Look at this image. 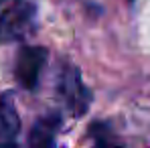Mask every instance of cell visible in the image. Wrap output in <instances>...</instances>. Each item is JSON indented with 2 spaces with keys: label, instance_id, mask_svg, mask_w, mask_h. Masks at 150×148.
I'll return each instance as SVG.
<instances>
[{
  "label": "cell",
  "instance_id": "cell-1",
  "mask_svg": "<svg viewBox=\"0 0 150 148\" xmlns=\"http://www.w3.org/2000/svg\"><path fill=\"white\" fill-rule=\"evenodd\" d=\"M35 25V6L26 0L10 4L0 14V41H16L25 39Z\"/></svg>",
  "mask_w": 150,
  "mask_h": 148
},
{
  "label": "cell",
  "instance_id": "cell-2",
  "mask_svg": "<svg viewBox=\"0 0 150 148\" xmlns=\"http://www.w3.org/2000/svg\"><path fill=\"white\" fill-rule=\"evenodd\" d=\"M59 96L63 99L65 108L75 118L83 116L87 112V108H89L91 96H89L87 87L81 83V77L77 73V69H73V67H67L63 71V75H61V79H59Z\"/></svg>",
  "mask_w": 150,
  "mask_h": 148
},
{
  "label": "cell",
  "instance_id": "cell-3",
  "mask_svg": "<svg viewBox=\"0 0 150 148\" xmlns=\"http://www.w3.org/2000/svg\"><path fill=\"white\" fill-rule=\"evenodd\" d=\"M47 51L43 47H25L16 59V79L26 89H35L39 83V75L45 67Z\"/></svg>",
  "mask_w": 150,
  "mask_h": 148
},
{
  "label": "cell",
  "instance_id": "cell-4",
  "mask_svg": "<svg viewBox=\"0 0 150 148\" xmlns=\"http://www.w3.org/2000/svg\"><path fill=\"white\" fill-rule=\"evenodd\" d=\"M21 130V122L16 110L8 96L0 99V148H18L16 136Z\"/></svg>",
  "mask_w": 150,
  "mask_h": 148
},
{
  "label": "cell",
  "instance_id": "cell-5",
  "mask_svg": "<svg viewBox=\"0 0 150 148\" xmlns=\"http://www.w3.org/2000/svg\"><path fill=\"white\" fill-rule=\"evenodd\" d=\"M59 128H61V118L57 114L43 116L28 134V148H53Z\"/></svg>",
  "mask_w": 150,
  "mask_h": 148
},
{
  "label": "cell",
  "instance_id": "cell-6",
  "mask_svg": "<svg viewBox=\"0 0 150 148\" xmlns=\"http://www.w3.org/2000/svg\"><path fill=\"white\" fill-rule=\"evenodd\" d=\"M93 148H122V146H118V144H110V142H100V144H96Z\"/></svg>",
  "mask_w": 150,
  "mask_h": 148
},
{
  "label": "cell",
  "instance_id": "cell-7",
  "mask_svg": "<svg viewBox=\"0 0 150 148\" xmlns=\"http://www.w3.org/2000/svg\"><path fill=\"white\" fill-rule=\"evenodd\" d=\"M128 2H132V0H128Z\"/></svg>",
  "mask_w": 150,
  "mask_h": 148
}]
</instances>
